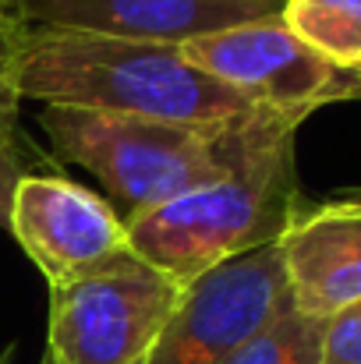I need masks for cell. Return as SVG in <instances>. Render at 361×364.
<instances>
[{
    "mask_svg": "<svg viewBox=\"0 0 361 364\" xmlns=\"http://www.w3.org/2000/svg\"><path fill=\"white\" fill-rule=\"evenodd\" d=\"M39 364H53V358H50V354H43V358H39Z\"/></svg>",
    "mask_w": 361,
    "mask_h": 364,
    "instance_id": "18",
    "label": "cell"
},
{
    "mask_svg": "<svg viewBox=\"0 0 361 364\" xmlns=\"http://www.w3.org/2000/svg\"><path fill=\"white\" fill-rule=\"evenodd\" d=\"M241 121L227 127H184L75 107L39 110V127L53 152L89 170L110 198H117L124 223L227 173Z\"/></svg>",
    "mask_w": 361,
    "mask_h": 364,
    "instance_id": "3",
    "label": "cell"
},
{
    "mask_svg": "<svg viewBox=\"0 0 361 364\" xmlns=\"http://www.w3.org/2000/svg\"><path fill=\"white\" fill-rule=\"evenodd\" d=\"M184 283L135 251L50 287L46 354L53 364H145Z\"/></svg>",
    "mask_w": 361,
    "mask_h": 364,
    "instance_id": "4",
    "label": "cell"
},
{
    "mask_svg": "<svg viewBox=\"0 0 361 364\" xmlns=\"http://www.w3.org/2000/svg\"><path fill=\"white\" fill-rule=\"evenodd\" d=\"M319 361H323V318L301 315L291 304L262 333H255L248 343H241L224 364H319Z\"/></svg>",
    "mask_w": 361,
    "mask_h": 364,
    "instance_id": "11",
    "label": "cell"
},
{
    "mask_svg": "<svg viewBox=\"0 0 361 364\" xmlns=\"http://www.w3.org/2000/svg\"><path fill=\"white\" fill-rule=\"evenodd\" d=\"M280 244H262L184 287L145 364H224L291 308Z\"/></svg>",
    "mask_w": 361,
    "mask_h": 364,
    "instance_id": "6",
    "label": "cell"
},
{
    "mask_svg": "<svg viewBox=\"0 0 361 364\" xmlns=\"http://www.w3.org/2000/svg\"><path fill=\"white\" fill-rule=\"evenodd\" d=\"M298 127V117L258 107L241 121L227 173L124 223L131 251L188 287L244 251L273 244L301 209Z\"/></svg>",
    "mask_w": 361,
    "mask_h": 364,
    "instance_id": "1",
    "label": "cell"
},
{
    "mask_svg": "<svg viewBox=\"0 0 361 364\" xmlns=\"http://www.w3.org/2000/svg\"><path fill=\"white\" fill-rule=\"evenodd\" d=\"M319 364H361V297L323 318V361Z\"/></svg>",
    "mask_w": 361,
    "mask_h": 364,
    "instance_id": "13",
    "label": "cell"
},
{
    "mask_svg": "<svg viewBox=\"0 0 361 364\" xmlns=\"http://www.w3.org/2000/svg\"><path fill=\"white\" fill-rule=\"evenodd\" d=\"M0 11H14V0H0Z\"/></svg>",
    "mask_w": 361,
    "mask_h": 364,
    "instance_id": "17",
    "label": "cell"
},
{
    "mask_svg": "<svg viewBox=\"0 0 361 364\" xmlns=\"http://www.w3.org/2000/svg\"><path fill=\"white\" fill-rule=\"evenodd\" d=\"M21 173H28L21 166V141H0V227H7L11 220V202Z\"/></svg>",
    "mask_w": 361,
    "mask_h": 364,
    "instance_id": "14",
    "label": "cell"
},
{
    "mask_svg": "<svg viewBox=\"0 0 361 364\" xmlns=\"http://www.w3.org/2000/svg\"><path fill=\"white\" fill-rule=\"evenodd\" d=\"M340 198H347V202H355V205H361V188H347V191H337Z\"/></svg>",
    "mask_w": 361,
    "mask_h": 364,
    "instance_id": "15",
    "label": "cell"
},
{
    "mask_svg": "<svg viewBox=\"0 0 361 364\" xmlns=\"http://www.w3.org/2000/svg\"><path fill=\"white\" fill-rule=\"evenodd\" d=\"M280 18L326 60L361 71V0H283Z\"/></svg>",
    "mask_w": 361,
    "mask_h": 364,
    "instance_id": "10",
    "label": "cell"
},
{
    "mask_svg": "<svg viewBox=\"0 0 361 364\" xmlns=\"http://www.w3.org/2000/svg\"><path fill=\"white\" fill-rule=\"evenodd\" d=\"M280 11L283 0H14V18L25 28L96 32L170 46Z\"/></svg>",
    "mask_w": 361,
    "mask_h": 364,
    "instance_id": "8",
    "label": "cell"
},
{
    "mask_svg": "<svg viewBox=\"0 0 361 364\" xmlns=\"http://www.w3.org/2000/svg\"><path fill=\"white\" fill-rule=\"evenodd\" d=\"M11 354H14V347H4L0 350V364H11Z\"/></svg>",
    "mask_w": 361,
    "mask_h": 364,
    "instance_id": "16",
    "label": "cell"
},
{
    "mask_svg": "<svg viewBox=\"0 0 361 364\" xmlns=\"http://www.w3.org/2000/svg\"><path fill=\"white\" fill-rule=\"evenodd\" d=\"M209 78L251 107L305 121L319 107L361 100V71L340 68L301 43L280 14L231 25L181 46Z\"/></svg>",
    "mask_w": 361,
    "mask_h": 364,
    "instance_id": "5",
    "label": "cell"
},
{
    "mask_svg": "<svg viewBox=\"0 0 361 364\" xmlns=\"http://www.w3.org/2000/svg\"><path fill=\"white\" fill-rule=\"evenodd\" d=\"M18 96L43 107L127 114L184 127H227L258 110L195 68L181 46L57 28H25Z\"/></svg>",
    "mask_w": 361,
    "mask_h": 364,
    "instance_id": "2",
    "label": "cell"
},
{
    "mask_svg": "<svg viewBox=\"0 0 361 364\" xmlns=\"http://www.w3.org/2000/svg\"><path fill=\"white\" fill-rule=\"evenodd\" d=\"M276 244L301 315L330 318L361 297V205L340 195L301 205Z\"/></svg>",
    "mask_w": 361,
    "mask_h": 364,
    "instance_id": "9",
    "label": "cell"
},
{
    "mask_svg": "<svg viewBox=\"0 0 361 364\" xmlns=\"http://www.w3.org/2000/svg\"><path fill=\"white\" fill-rule=\"evenodd\" d=\"M7 230L50 287L131 251L117 209L57 173H21Z\"/></svg>",
    "mask_w": 361,
    "mask_h": 364,
    "instance_id": "7",
    "label": "cell"
},
{
    "mask_svg": "<svg viewBox=\"0 0 361 364\" xmlns=\"http://www.w3.org/2000/svg\"><path fill=\"white\" fill-rule=\"evenodd\" d=\"M25 25L14 11H0V141H18V53Z\"/></svg>",
    "mask_w": 361,
    "mask_h": 364,
    "instance_id": "12",
    "label": "cell"
}]
</instances>
